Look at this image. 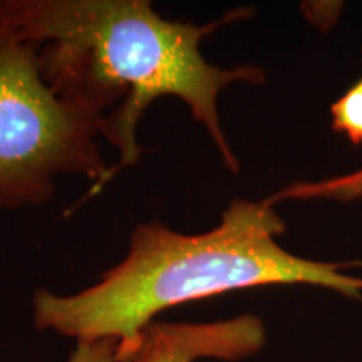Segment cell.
<instances>
[{
  "label": "cell",
  "instance_id": "cell-1",
  "mask_svg": "<svg viewBox=\"0 0 362 362\" xmlns=\"http://www.w3.org/2000/svg\"><path fill=\"white\" fill-rule=\"evenodd\" d=\"M0 16L37 45L54 93L98 117L99 134L119 151L115 175L141 160L136 131L149 104L163 96L187 104L225 168L240 171L220 123L218 96L235 83L264 84L265 71L221 69L203 57L200 44L216 27L252 16L250 8L205 25L165 19L146 0H0Z\"/></svg>",
  "mask_w": 362,
  "mask_h": 362
},
{
  "label": "cell",
  "instance_id": "cell-2",
  "mask_svg": "<svg viewBox=\"0 0 362 362\" xmlns=\"http://www.w3.org/2000/svg\"><path fill=\"white\" fill-rule=\"evenodd\" d=\"M285 221L267 200H233L220 223L180 233L163 221L138 225L128 253L98 284L72 296L34 293V324L76 342H116V362H128L139 334L171 307L267 285H317L362 300L352 264L317 262L277 242Z\"/></svg>",
  "mask_w": 362,
  "mask_h": 362
},
{
  "label": "cell",
  "instance_id": "cell-3",
  "mask_svg": "<svg viewBox=\"0 0 362 362\" xmlns=\"http://www.w3.org/2000/svg\"><path fill=\"white\" fill-rule=\"evenodd\" d=\"M99 119L45 83L37 45L0 16V208L47 203L59 175L93 180L98 193L115 178L99 149Z\"/></svg>",
  "mask_w": 362,
  "mask_h": 362
},
{
  "label": "cell",
  "instance_id": "cell-4",
  "mask_svg": "<svg viewBox=\"0 0 362 362\" xmlns=\"http://www.w3.org/2000/svg\"><path fill=\"white\" fill-rule=\"evenodd\" d=\"M264 344V322L255 315H240L206 324L155 320L139 334L128 362L238 361L259 352Z\"/></svg>",
  "mask_w": 362,
  "mask_h": 362
},
{
  "label": "cell",
  "instance_id": "cell-5",
  "mask_svg": "<svg viewBox=\"0 0 362 362\" xmlns=\"http://www.w3.org/2000/svg\"><path fill=\"white\" fill-rule=\"evenodd\" d=\"M265 200L270 205L285 200H330L341 203L362 200V168L334 178L293 181Z\"/></svg>",
  "mask_w": 362,
  "mask_h": 362
},
{
  "label": "cell",
  "instance_id": "cell-6",
  "mask_svg": "<svg viewBox=\"0 0 362 362\" xmlns=\"http://www.w3.org/2000/svg\"><path fill=\"white\" fill-rule=\"evenodd\" d=\"M332 128L346 134L351 143H362V79L330 107Z\"/></svg>",
  "mask_w": 362,
  "mask_h": 362
},
{
  "label": "cell",
  "instance_id": "cell-7",
  "mask_svg": "<svg viewBox=\"0 0 362 362\" xmlns=\"http://www.w3.org/2000/svg\"><path fill=\"white\" fill-rule=\"evenodd\" d=\"M69 362H116V342H78Z\"/></svg>",
  "mask_w": 362,
  "mask_h": 362
}]
</instances>
